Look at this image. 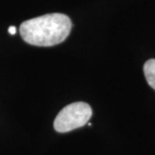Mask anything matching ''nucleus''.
Listing matches in <instances>:
<instances>
[{"mask_svg":"<svg viewBox=\"0 0 155 155\" xmlns=\"http://www.w3.org/2000/svg\"><path fill=\"white\" fill-rule=\"evenodd\" d=\"M72 29L69 16L61 13H51L31 18L21 23V38L29 45L52 46L63 42Z\"/></svg>","mask_w":155,"mask_h":155,"instance_id":"obj_1","label":"nucleus"},{"mask_svg":"<svg viewBox=\"0 0 155 155\" xmlns=\"http://www.w3.org/2000/svg\"><path fill=\"white\" fill-rule=\"evenodd\" d=\"M92 108L84 102H76L64 108L55 117L54 127L55 131L66 133L85 126L91 119Z\"/></svg>","mask_w":155,"mask_h":155,"instance_id":"obj_2","label":"nucleus"},{"mask_svg":"<svg viewBox=\"0 0 155 155\" xmlns=\"http://www.w3.org/2000/svg\"><path fill=\"white\" fill-rule=\"evenodd\" d=\"M144 75L149 86L155 90V58H151L145 63Z\"/></svg>","mask_w":155,"mask_h":155,"instance_id":"obj_3","label":"nucleus"},{"mask_svg":"<svg viewBox=\"0 0 155 155\" xmlns=\"http://www.w3.org/2000/svg\"><path fill=\"white\" fill-rule=\"evenodd\" d=\"M8 32L10 33L11 35H14L15 33H16V27L13 26V25L9 26V27H8Z\"/></svg>","mask_w":155,"mask_h":155,"instance_id":"obj_4","label":"nucleus"}]
</instances>
